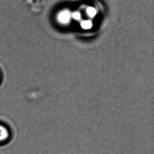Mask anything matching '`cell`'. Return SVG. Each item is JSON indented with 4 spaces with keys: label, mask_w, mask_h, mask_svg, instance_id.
<instances>
[{
    "label": "cell",
    "mask_w": 154,
    "mask_h": 154,
    "mask_svg": "<svg viewBox=\"0 0 154 154\" xmlns=\"http://www.w3.org/2000/svg\"><path fill=\"white\" fill-rule=\"evenodd\" d=\"M9 131L6 127L0 125V142H4L8 138Z\"/></svg>",
    "instance_id": "obj_1"
}]
</instances>
